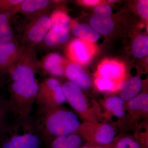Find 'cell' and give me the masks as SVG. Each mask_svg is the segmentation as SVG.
I'll use <instances>...</instances> for the list:
<instances>
[{"instance_id":"9a60e30c","label":"cell","mask_w":148,"mask_h":148,"mask_svg":"<svg viewBox=\"0 0 148 148\" xmlns=\"http://www.w3.org/2000/svg\"><path fill=\"white\" fill-rule=\"evenodd\" d=\"M66 61L61 55L51 53L46 55L40 62V67L47 73L56 76L64 75Z\"/></svg>"},{"instance_id":"f546056e","label":"cell","mask_w":148,"mask_h":148,"mask_svg":"<svg viewBox=\"0 0 148 148\" xmlns=\"http://www.w3.org/2000/svg\"><path fill=\"white\" fill-rule=\"evenodd\" d=\"M119 136H118L116 137L114 141L110 144H108V145H100V144L86 142L84 145H82L80 148H113Z\"/></svg>"},{"instance_id":"d6a6232c","label":"cell","mask_w":148,"mask_h":148,"mask_svg":"<svg viewBox=\"0 0 148 148\" xmlns=\"http://www.w3.org/2000/svg\"><path fill=\"white\" fill-rule=\"evenodd\" d=\"M1 81L0 79V89H1ZM0 99H1V98H0Z\"/></svg>"},{"instance_id":"cb8c5ba5","label":"cell","mask_w":148,"mask_h":148,"mask_svg":"<svg viewBox=\"0 0 148 148\" xmlns=\"http://www.w3.org/2000/svg\"><path fill=\"white\" fill-rule=\"evenodd\" d=\"M51 27H62L69 30L71 27L72 21L69 16L64 12L56 11L50 15Z\"/></svg>"},{"instance_id":"ba28073f","label":"cell","mask_w":148,"mask_h":148,"mask_svg":"<svg viewBox=\"0 0 148 148\" xmlns=\"http://www.w3.org/2000/svg\"><path fill=\"white\" fill-rule=\"evenodd\" d=\"M36 101L39 107L62 106L66 101L61 83L53 77L44 79L39 84Z\"/></svg>"},{"instance_id":"9c48e42d","label":"cell","mask_w":148,"mask_h":148,"mask_svg":"<svg viewBox=\"0 0 148 148\" xmlns=\"http://www.w3.org/2000/svg\"><path fill=\"white\" fill-rule=\"evenodd\" d=\"M125 69L123 64L114 60L104 61L98 66L95 77L106 79L112 83L117 90H120L124 82Z\"/></svg>"},{"instance_id":"7402d4cb","label":"cell","mask_w":148,"mask_h":148,"mask_svg":"<svg viewBox=\"0 0 148 148\" xmlns=\"http://www.w3.org/2000/svg\"><path fill=\"white\" fill-rule=\"evenodd\" d=\"M10 17L8 14L0 12V43L14 39L10 24Z\"/></svg>"},{"instance_id":"8992f818","label":"cell","mask_w":148,"mask_h":148,"mask_svg":"<svg viewBox=\"0 0 148 148\" xmlns=\"http://www.w3.org/2000/svg\"><path fill=\"white\" fill-rule=\"evenodd\" d=\"M86 142L100 144H110L116 138L115 129L110 123L105 122L83 121L76 132Z\"/></svg>"},{"instance_id":"83f0119b","label":"cell","mask_w":148,"mask_h":148,"mask_svg":"<svg viewBox=\"0 0 148 148\" xmlns=\"http://www.w3.org/2000/svg\"><path fill=\"white\" fill-rule=\"evenodd\" d=\"M148 128L144 131H138L133 135L140 145V148H148Z\"/></svg>"},{"instance_id":"8fae6325","label":"cell","mask_w":148,"mask_h":148,"mask_svg":"<svg viewBox=\"0 0 148 148\" xmlns=\"http://www.w3.org/2000/svg\"><path fill=\"white\" fill-rule=\"evenodd\" d=\"M125 110L128 112L130 121L137 125L142 119H147L148 115V94L143 92L125 102Z\"/></svg>"},{"instance_id":"52a82bcc","label":"cell","mask_w":148,"mask_h":148,"mask_svg":"<svg viewBox=\"0 0 148 148\" xmlns=\"http://www.w3.org/2000/svg\"><path fill=\"white\" fill-rule=\"evenodd\" d=\"M51 27L50 16L48 12L29 18L21 38V45L25 47H34L42 41Z\"/></svg>"},{"instance_id":"30bf717a","label":"cell","mask_w":148,"mask_h":148,"mask_svg":"<svg viewBox=\"0 0 148 148\" xmlns=\"http://www.w3.org/2000/svg\"><path fill=\"white\" fill-rule=\"evenodd\" d=\"M68 56L74 63L82 65L87 64L95 51L92 42L81 39H75L70 43L68 48Z\"/></svg>"},{"instance_id":"4dcf8cb0","label":"cell","mask_w":148,"mask_h":148,"mask_svg":"<svg viewBox=\"0 0 148 148\" xmlns=\"http://www.w3.org/2000/svg\"><path fill=\"white\" fill-rule=\"evenodd\" d=\"M94 13L96 15L110 16L112 9L108 5L102 4L97 6L94 10Z\"/></svg>"},{"instance_id":"d6986e66","label":"cell","mask_w":148,"mask_h":148,"mask_svg":"<svg viewBox=\"0 0 148 148\" xmlns=\"http://www.w3.org/2000/svg\"><path fill=\"white\" fill-rule=\"evenodd\" d=\"M143 83L140 77L136 76L124 81L121 88L119 97L125 102L135 98L140 93Z\"/></svg>"},{"instance_id":"ac0fdd59","label":"cell","mask_w":148,"mask_h":148,"mask_svg":"<svg viewBox=\"0 0 148 148\" xmlns=\"http://www.w3.org/2000/svg\"><path fill=\"white\" fill-rule=\"evenodd\" d=\"M70 38L68 30L61 27H52L43 40L45 47L52 48L67 42Z\"/></svg>"},{"instance_id":"7a4b0ae2","label":"cell","mask_w":148,"mask_h":148,"mask_svg":"<svg viewBox=\"0 0 148 148\" xmlns=\"http://www.w3.org/2000/svg\"><path fill=\"white\" fill-rule=\"evenodd\" d=\"M8 102L11 112L18 119L29 117L38 90L39 83L36 77L11 80Z\"/></svg>"},{"instance_id":"6da1fadb","label":"cell","mask_w":148,"mask_h":148,"mask_svg":"<svg viewBox=\"0 0 148 148\" xmlns=\"http://www.w3.org/2000/svg\"><path fill=\"white\" fill-rule=\"evenodd\" d=\"M34 122L38 131L45 141L76 133L80 124L76 115L62 106H38Z\"/></svg>"},{"instance_id":"836d02e7","label":"cell","mask_w":148,"mask_h":148,"mask_svg":"<svg viewBox=\"0 0 148 148\" xmlns=\"http://www.w3.org/2000/svg\"></svg>"},{"instance_id":"4fadbf2b","label":"cell","mask_w":148,"mask_h":148,"mask_svg":"<svg viewBox=\"0 0 148 148\" xmlns=\"http://www.w3.org/2000/svg\"><path fill=\"white\" fill-rule=\"evenodd\" d=\"M103 112L102 116L108 120L112 117L119 119L124 117L125 114V102L119 96H111L101 101Z\"/></svg>"},{"instance_id":"ffe728a7","label":"cell","mask_w":148,"mask_h":148,"mask_svg":"<svg viewBox=\"0 0 148 148\" xmlns=\"http://www.w3.org/2000/svg\"><path fill=\"white\" fill-rule=\"evenodd\" d=\"M90 27L99 34L108 35L113 30L114 22L111 16L95 15L90 19Z\"/></svg>"},{"instance_id":"603a6c76","label":"cell","mask_w":148,"mask_h":148,"mask_svg":"<svg viewBox=\"0 0 148 148\" xmlns=\"http://www.w3.org/2000/svg\"><path fill=\"white\" fill-rule=\"evenodd\" d=\"M132 52L135 57L141 58L148 54V37L146 35H139L135 38L132 45Z\"/></svg>"},{"instance_id":"d4e9b609","label":"cell","mask_w":148,"mask_h":148,"mask_svg":"<svg viewBox=\"0 0 148 148\" xmlns=\"http://www.w3.org/2000/svg\"><path fill=\"white\" fill-rule=\"evenodd\" d=\"M23 0H0V12L11 16L16 14L18 6Z\"/></svg>"},{"instance_id":"7c38bea8","label":"cell","mask_w":148,"mask_h":148,"mask_svg":"<svg viewBox=\"0 0 148 148\" xmlns=\"http://www.w3.org/2000/svg\"><path fill=\"white\" fill-rule=\"evenodd\" d=\"M23 47L15 39L0 43V72L7 71L18 58Z\"/></svg>"},{"instance_id":"484cf974","label":"cell","mask_w":148,"mask_h":148,"mask_svg":"<svg viewBox=\"0 0 148 148\" xmlns=\"http://www.w3.org/2000/svg\"><path fill=\"white\" fill-rule=\"evenodd\" d=\"M113 148H140V147L134 136L120 135Z\"/></svg>"},{"instance_id":"4316f807","label":"cell","mask_w":148,"mask_h":148,"mask_svg":"<svg viewBox=\"0 0 148 148\" xmlns=\"http://www.w3.org/2000/svg\"><path fill=\"white\" fill-rule=\"evenodd\" d=\"M11 112L8 101L0 99V136L7 126V119Z\"/></svg>"},{"instance_id":"f1b7e54d","label":"cell","mask_w":148,"mask_h":148,"mask_svg":"<svg viewBox=\"0 0 148 148\" xmlns=\"http://www.w3.org/2000/svg\"><path fill=\"white\" fill-rule=\"evenodd\" d=\"M137 10L142 18L148 20V1L146 0H139L137 2Z\"/></svg>"},{"instance_id":"5b68a950","label":"cell","mask_w":148,"mask_h":148,"mask_svg":"<svg viewBox=\"0 0 148 148\" xmlns=\"http://www.w3.org/2000/svg\"><path fill=\"white\" fill-rule=\"evenodd\" d=\"M66 102L85 122L98 121L97 114L90 108L82 89L70 81L62 84Z\"/></svg>"},{"instance_id":"2e32d148","label":"cell","mask_w":148,"mask_h":148,"mask_svg":"<svg viewBox=\"0 0 148 148\" xmlns=\"http://www.w3.org/2000/svg\"><path fill=\"white\" fill-rule=\"evenodd\" d=\"M51 3L49 0H23L18 6L16 13H21L30 18L48 12Z\"/></svg>"},{"instance_id":"44dd1931","label":"cell","mask_w":148,"mask_h":148,"mask_svg":"<svg viewBox=\"0 0 148 148\" xmlns=\"http://www.w3.org/2000/svg\"><path fill=\"white\" fill-rule=\"evenodd\" d=\"M72 32L75 36L90 42L97 41L100 37L99 33L84 23L74 24L72 27Z\"/></svg>"},{"instance_id":"5bb4252c","label":"cell","mask_w":148,"mask_h":148,"mask_svg":"<svg viewBox=\"0 0 148 148\" xmlns=\"http://www.w3.org/2000/svg\"><path fill=\"white\" fill-rule=\"evenodd\" d=\"M64 75L69 81L78 86L82 90L88 89L91 85V80L87 73L79 64L72 63L66 66Z\"/></svg>"},{"instance_id":"277c9868","label":"cell","mask_w":148,"mask_h":148,"mask_svg":"<svg viewBox=\"0 0 148 148\" xmlns=\"http://www.w3.org/2000/svg\"><path fill=\"white\" fill-rule=\"evenodd\" d=\"M24 47V46H23ZM40 68L34 47H23L22 51L12 66L8 70L11 79L35 77Z\"/></svg>"},{"instance_id":"e0dca14e","label":"cell","mask_w":148,"mask_h":148,"mask_svg":"<svg viewBox=\"0 0 148 148\" xmlns=\"http://www.w3.org/2000/svg\"><path fill=\"white\" fill-rule=\"evenodd\" d=\"M82 138L77 133L62 135L46 141L49 148H80L82 145Z\"/></svg>"},{"instance_id":"1f68e13d","label":"cell","mask_w":148,"mask_h":148,"mask_svg":"<svg viewBox=\"0 0 148 148\" xmlns=\"http://www.w3.org/2000/svg\"><path fill=\"white\" fill-rule=\"evenodd\" d=\"M82 2L84 4L86 5H97L99 2V1H97V0H84Z\"/></svg>"},{"instance_id":"3957f363","label":"cell","mask_w":148,"mask_h":148,"mask_svg":"<svg viewBox=\"0 0 148 148\" xmlns=\"http://www.w3.org/2000/svg\"><path fill=\"white\" fill-rule=\"evenodd\" d=\"M0 137L1 148H38L42 139L30 117L7 125Z\"/></svg>"}]
</instances>
